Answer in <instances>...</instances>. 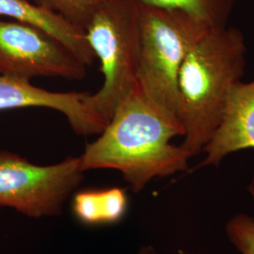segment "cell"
Here are the masks:
<instances>
[{"label": "cell", "instance_id": "obj_1", "mask_svg": "<svg viewBox=\"0 0 254 254\" xmlns=\"http://www.w3.org/2000/svg\"><path fill=\"white\" fill-rule=\"evenodd\" d=\"M178 136H184L179 120L155 107L136 86L119 104L101 136L86 146L82 171L116 170L138 193L154 178L189 170L190 154L171 143Z\"/></svg>", "mask_w": 254, "mask_h": 254}, {"label": "cell", "instance_id": "obj_2", "mask_svg": "<svg viewBox=\"0 0 254 254\" xmlns=\"http://www.w3.org/2000/svg\"><path fill=\"white\" fill-rule=\"evenodd\" d=\"M245 38L236 27H211L191 46L178 73L176 115L181 146L196 156L217 130L229 96L245 73Z\"/></svg>", "mask_w": 254, "mask_h": 254}, {"label": "cell", "instance_id": "obj_3", "mask_svg": "<svg viewBox=\"0 0 254 254\" xmlns=\"http://www.w3.org/2000/svg\"><path fill=\"white\" fill-rule=\"evenodd\" d=\"M136 5L139 24L136 86L155 107L177 118L179 70L191 46L211 27L181 10Z\"/></svg>", "mask_w": 254, "mask_h": 254}, {"label": "cell", "instance_id": "obj_4", "mask_svg": "<svg viewBox=\"0 0 254 254\" xmlns=\"http://www.w3.org/2000/svg\"><path fill=\"white\" fill-rule=\"evenodd\" d=\"M87 41L100 61L104 81L85 105L107 125L119 104L136 88L139 57L138 9L133 0H110L84 27Z\"/></svg>", "mask_w": 254, "mask_h": 254}, {"label": "cell", "instance_id": "obj_5", "mask_svg": "<svg viewBox=\"0 0 254 254\" xmlns=\"http://www.w3.org/2000/svg\"><path fill=\"white\" fill-rule=\"evenodd\" d=\"M83 177L80 156L38 166L18 154L0 151V206L30 218L59 216Z\"/></svg>", "mask_w": 254, "mask_h": 254}, {"label": "cell", "instance_id": "obj_6", "mask_svg": "<svg viewBox=\"0 0 254 254\" xmlns=\"http://www.w3.org/2000/svg\"><path fill=\"white\" fill-rule=\"evenodd\" d=\"M87 66L46 32L0 19V73L30 81L37 76L81 80Z\"/></svg>", "mask_w": 254, "mask_h": 254}, {"label": "cell", "instance_id": "obj_7", "mask_svg": "<svg viewBox=\"0 0 254 254\" xmlns=\"http://www.w3.org/2000/svg\"><path fill=\"white\" fill-rule=\"evenodd\" d=\"M86 92H55L30 81L0 73V110L39 107L54 109L67 118L77 135L101 134L107 124L84 103Z\"/></svg>", "mask_w": 254, "mask_h": 254}, {"label": "cell", "instance_id": "obj_8", "mask_svg": "<svg viewBox=\"0 0 254 254\" xmlns=\"http://www.w3.org/2000/svg\"><path fill=\"white\" fill-rule=\"evenodd\" d=\"M254 149V79L238 82L231 92L217 130L202 149L197 169L218 167L229 154Z\"/></svg>", "mask_w": 254, "mask_h": 254}, {"label": "cell", "instance_id": "obj_9", "mask_svg": "<svg viewBox=\"0 0 254 254\" xmlns=\"http://www.w3.org/2000/svg\"><path fill=\"white\" fill-rule=\"evenodd\" d=\"M0 17L12 19L53 37L87 67L96 60L84 29L51 9L28 0H0Z\"/></svg>", "mask_w": 254, "mask_h": 254}, {"label": "cell", "instance_id": "obj_10", "mask_svg": "<svg viewBox=\"0 0 254 254\" xmlns=\"http://www.w3.org/2000/svg\"><path fill=\"white\" fill-rule=\"evenodd\" d=\"M72 207L74 217L83 224L111 225L125 218L128 197L120 188L79 191L73 196Z\"/></svg>", "mask_w": 254, "mask_h": 254}, {"label": "cell", "instance_id": "obj_11", "mask_svg": "<svg viewBox=\"0 0 254 254\" xmlns=\"http://www.w3.org/2000/svg\"><path fill=\"white\" fill-rule=\"evenodd\" d=\"M136 4L175 9L205 22L211 27H227L235 0H133Z\"/></svg>", "mask_w": 254, "mask_h": 254}, {"label": "cell", "instance_id": "obj_12", "mask_svg": "<svg viewBox=\"0 0 254 254\" xmlns=\"http://www.w3.org/2000/svg\"><path fill=\"white\" fill-rule=\"evenodd\" d=\"M84 29L93 13L110 0H33Z\"/></svg>", "mask_w": 254, "mask_h": 254}, {"label": "cell", "instance_id": "obj_13", "mask_svg": "<svg viewBox=\"0 0 254 254\" xmlns=\"http://www.w3.org/2000/svg\"><path fill=\"white\" fill-rule=\"evenodd\" d=\"M225 233L229 241L241 254H254V218L237 214L228 220Z\"/></svg>", "mask_w": 254, "mask_h": 254}, {"label": "cell", "instance_id": "obj_14", "mask_svg": "<svg viewBox=\"0 0 254 254\" xmlns=\"http://www.w3.org/2000/svg\"><path fill=\"white\" fill-rule=\"evenodd\" d=\"M136 254H159L153 246H142Z\"/></svg>", "mask_w": 254, "mask_h": 254}]
</instances>
